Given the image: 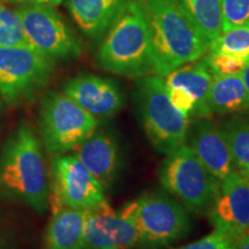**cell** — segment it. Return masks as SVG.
<instances>
[{"label":"cell","mask_w":249,"mask_h":249,"mask_svg":"<svg viewBox=\"0 0 249 249\" xmlns=\"http://www.w3.org/2000/svg\"><path fill=\"white\" fill-rule=\"evenodd\" d=\"M249 26V0H222V31Z\"/></svg>","instance_id":"cell-24"},{"label":"cell","mask_w":249,"mask_h":249,"mask_svg":"<svg viewBox=\"0 0 249 249\" xmlns=\"http://www.w3.org/2000/svg\"><path fill=\"white\" fill-rule=\"evenodd\" d=\"M134 219L140 245L160 248L178 241L192 229L186 208L174 198L160 193L143 195L136 200Z\"/></svg>","instance_id":"cell-7"},{"label":"cell","mask_w":249,"mask_h":249,"mask_svg":"<svg viewBox=\"0 0 249 249\" xmlns=\"http://www.w3.org/2000/svg\"><path fill=\"white\" fill-rule=\"evenodd\" d=\"M18 12L29 48L52 61L80 54V42L52 6L24 5Z\"/></svg>","instance_id":"cell-10"},{"label":"cell","mask_w":249,"mask_h":249,"mask_svg":"<svg viewBox=\"0 0 249 249\" xmlns=\"http://www.w3.org/2000/svg\"><path fill=\"white\" fill-rule=\"evenodd\" d=\"M209 52L249 61V26L234 27L222 31L209 44Z\"/></svg>","instance_id":"cell-22"},{"label":"cell","mask_w":249,"mask_h":249,"mask_svg":"<svg viewBox=\"0 0 249 249\" xmlns=\"http://www.w3.org/2000/svg\"><path fill=\"white\" fill-rule=\"evenodd\" d=\"M238 172L240 173V176L244 178L246 181L249 183V170H238Z\"/></svg>","instance_id":"cell-31"},{"label":"cell","mask_w":249,"mask_h":249,"mask_svg":"<svg viewBox=\"0 0 249 249\" xmlns=\"http://www.w3.org/2000/svg\"><path fill=\"white\" fill-rule=\"evenodd\" d=\"M233 241L234 239L231 236L214 230L211 234L204 236L200 240L176 249H232Z\"/></svg>","instance_id":"cell-26"},{"label":"cell","mask_w":249,"mask_h":249,"mask_svg":"<svg viewBox=\"0 0 249 249\" xmlns=\"http://www.w3.org/2000/svg\"><path fill=\"white\" fill-rule=\"evenodd\" d=\"M53 61L29 46L0 48V95L8 105L29 98L50 79Z\"/></svg>","instance_id":"cell-9"},{"label":"cell","mask_w":249,"mask_h":249,"mask_svg":"<svg viewBox=\"0 0 249 249\" xmlns=\"http://www.w3.org/2000/svg\"><path fill=\"white\" fill-rule=\"evenodd\" d=\"M130 0H68V8L80 29L97 38L110 29Z\"/></svg>","instance_id":"cell-16"},{"label":"cell","mask_w":249,"mask_h":249,"mask_svg":"<svg viewBox=\"0 0 249 249\" xmlns=\"http://www.w3.org/2000/svg\"><path fill=\"white\" fill-rule=\"evenodd\" d=\"M135 97L142 126L156 150L167 155L185 144L189 119L173 107L160 76L142 77Z\"/></svg>","instance_id":"cell-4"},{"label":"cell","mask_w":249,"mask_h":249,"mask_svg":"<svg viewBox=\"0 0 249 249\" xmlns=\"http://www.w3.org/2000/svg\"><path fill=\"white\" fill-rule=\"evenodd\" d=\"M208 45L222 34V0H176Z\"/></svg>","instance_id":"cell-20"},{"label":"cell","mask_w":249,"mask_h":249,"mask_svg":"<svg viewBox=\"0 0 249 249\" xmlns=\"http://www.w3.org/2000/svg\"><path fill=\"white\" fill-rule=\"evenodd\" d=\"M0 107H1V103H0Z\"/></svg>","instance_id":"cell-32"},{"label":"cell","mask_w":249,"mask_h":249,"mask_svg":"<svg viewBox=\"0 0 249 249\" xmlns=\"http://www.w3.org/2000/svg\"><path fill=\"white\" fill-rule=\"evenodd\" d=\"M232 249H249V232L234 239Z\"/></svg>","instance_id":"cell-29"},{"label":"cell","mask_w":249,"mask_h":249,"mask_svg":"<svg viewBox=\"0 0 249 249\" xmlns=\"http://www.w3.org/2000/svg\"><path fill=\"white\" fill-rule=\"evenodd\" d=\"M49 205L55 213L64 207L90 210L107 201L104 187L75 155H57L51 164Z\"/></svg>","instance_id":"cell-8"},{"label":"cell","mask_w":249,"mask_h":249,"mask_svg":"<svg viewBox=\"0 0 249 249\" xmlns=\"http://www.w3.org/2000/svg\"><path fill=\"white\" fill-rule=\"evenodd\" d=\"M191 147L218 183L233 171L227 143L220 127L213 121L205 119L196 124L192 132Z\"/></svg>","instance_id":"cell-14"},{"label":"cell","mask_w":249,"mask_h":249,"mask_svg":"<svg viewBox=\"0 0 249 249\" xmlns=\"http://www.w3.org/2000/svg\"><path fill=\"white\" fill-rule=\"evenodd\" d=\"M62 92L93 117H112L124 107V95L114 81L82 74L65 83Z\"/></svg>","instance_id":"cell-13"},{"label":"cell","mask_w":249,"mask_h":249,"mask_svg":"<svg viewBox=\"0 0 249 249\" xmlns=\"http://www.w3.org/2000/svg\"><path fill=\"white\" fill-rule=\"evenodd\" d=\"M98 126L93 117L64 92L50 91L43 98L39 111V129L50 154L73 150L95 132Z\"/></svg>","instance_id":"cell-6"},{"label":"cell","mask_w":249,"mask_h":249,"mask_svg":"<svg viewBox=\"0 0 249 249\" xmlns=\"http://www.w3.org/2000/svg\"><path fill=\"white\" fill-rule=\"evenodd\" d=\"M103 70L130 79L155 73L150 33L139 0H130L99 48Z\"/></svg>","instance_id":"cell-3"},{"label":"cell","mask_w":249,"mask_h":249,"mask_svg":"<svg viewBox=\"0 0 249 249\" xmlns=\"http://www.w3.org/2000/svg\"><path fill=\"white\" fill-rule=\"evenodd\" d=\"M211 113H234L249 108V93L240 74L213 76L208 95Z\"/></svg>","instance_id":"cell-19"},{"label":"cell","mask_w":249,"mask_h":249,"mask_svg":"<svg viewBox=\"0 0 249 249\" xmlns=\"http://www.w3.org/2000/svg\"><path fill=\"white\" fill-rule=\"evenodd\" d=\"M12 2H26L28 5H45V6H57L61 4L64 0H6Z\"/></svg>","instance_id":"cell-28"},{"label":"cell","mask_w":249,"mask_h":249,"mask_svg":"<svg viewBox=\"0 0 249 249\" xmlns=\"http://www.w3.org/2000/svg\"><path fill=\"white\" fill-rule=\"evenodd\" d=\"M28 46L20 13L0 1V48Z\"/></svg>","instance_id":"cell-23"},{"label":"cell","mask_w":249,"mask_h":249,"mask_svg":"<svg viewBox=\"0 0 249 249\" xmlns=\"http://www.w3.org/2000/svg\"><path fill=\"white\" fill-rule=\"evenodd\" d=\"M136 200L120 210H114L107 201L87 210L82 241L79 249H130L140 245L134 219Z\"/></svg>","instance_id":"cell-11"},{"label":"cell","mask_w":249,"mask_h":249,"mask_svg":"<svg viewBox=\"0 0 249 249\" xmlns=\"http://www.w3.org/2000/svg\"><path fill=\"white\" fill-rule=\"evenodd\" d=\"M161 186L193 213L209 209L219 195V185L193 150L182 144L166 155L158 170Z\"/></svg>","instance_id":"cell-5"},{"label":"cell","mask_w":249,"mask_h":249,"mask_svg":"<svg viewBox=\"0 0 249 249\" xmlns=\"http://www.w3.org/2000/svg\"><path fill=\"white\" fill-rule=\"evenodd\" d=\"M73 150L104 188L113 183L119 171V149L108 134L95 130Z\"/></svg>","instance_id":"cell-15"},{"label":"cell","mask_w":249,"mask_h":249,"mask_svg":"<svg viewBox=\"0 0 249 249\" xmlns=\"http://www.w3.org/2000/svg\"><path fill=\"white\" fill-rule=\"evenodd\" d=\"M203 60L213 76L236 75V74H240L247 65V61L242 59L231 57V55L213 53V52H209L205 55Z\"/></svg>","instance_id":"cell-25"},{"label":"cell","mask_w":249,"mask_h":249,"mask_svg":"<svg viewBox=\"0 0 249 249\" xmlns=\"http://www.w3.org/2000/svg\"><path fill=\"white\" fill-rule=\"evenodd\" d=\"M166 90L171 103L177 110L181 112L188 119L191 117H195L196 103L189 93H187L181 88H176V87H166Z\"/></svg>","instance_id":"cell-27"},{"label":"cell","mask_w":249,"mask_h":249,"mask_svg":"<svg viewBox=\"0 0 249 249\" xmlns=\"http://www.w3.org/2000/svg\"><path fill=\"white\" fill-rule=\"evenodd\" d=\"M233 163L239 170H249V118H232L220 126Z\"/></svg>","instance_id":"cell-21"},{"label":"cell","mask_w":249,"mask_h":249,"mask_svg":"<svg viewBox=\"0 0 249 249\" xmlns=\"http://www.w3.org/2000/svg\"><path fill=\"white\" fill-rule=\"evenodd\" d=\"M163 80L165 87L181 88L194 98L196 103L195 117L207 118L211 116V111L208 107V95L213 75L203 59L193 65L177 68Z\"/></svg>","instance_id":"cell-17"},{"label":"cell","mask_w":249,"mask_h":249,"mask_svg":"<svg viewBox=\"0 0 249 249\" xmlns=\"http://www.w3.org/2000/svg\"><path fill=\"white\" fill-rule=\"evenodd\" d=\"M87 210L64 207L52 214L45 232L46 249H79Z\"/></svg>","instance_id":"cell-18"},{"label":"cell","mask_w":249,"mask_h":249,"mask_svg":"<svg viewBox=\"0 0 249 249\" xmlns=\"http://www.w3.org/2000/svg\"><path fill=\"white\" fill-rule=\"evenodd\" d=\"M240 76L242 81H244L246 88H247L248 93H249V61L247 62V65H246L244 70H242V71L240 73Z\"/></svg>","instance_id":"cell-30"},{"label":"cell","mask_w":249,"mask_h":249,"mask_svg":"<svg viewBox=\"0 0 249 249\" xmlns=\"http://www.w3.org/2000/svg\"><path fill=\"white\" fill-rule=\"evenodd\" d=\"M0 187L37 213L48 209L50 181L42 144L29 124L11 134L0 152Z\"/></svg>","instance_id":"cell-2"},{"label":"cell","mask_w":249,"mask_h":249,"mask_svg":"<svg viewBox=\"0 0 249 249\" xmlns=\"http://www.w3.org/2000/svg\"><path fill=\"white\" fill-rule=\"evenodd\" d=\"M139 1L150 33L156 75L166 76L203 57L209 45L176 0Z\"/></svg>","instance_id":"cell-1"},{"label":"cell","mask_w":249,"mask_h":249,"mask_svg":"<svg viewBox=\"0 0 249 249\" xmlns=\"http://www.w3.org/2000/svg\"><path fill=\"white\" fill-rule=\"evenodd\" d=\"M208 218L216 231L233 239L249 232V183L238 171L233 170L220 182Z\"/></svg>","instance_id":"cell-12"}]
</instances>
